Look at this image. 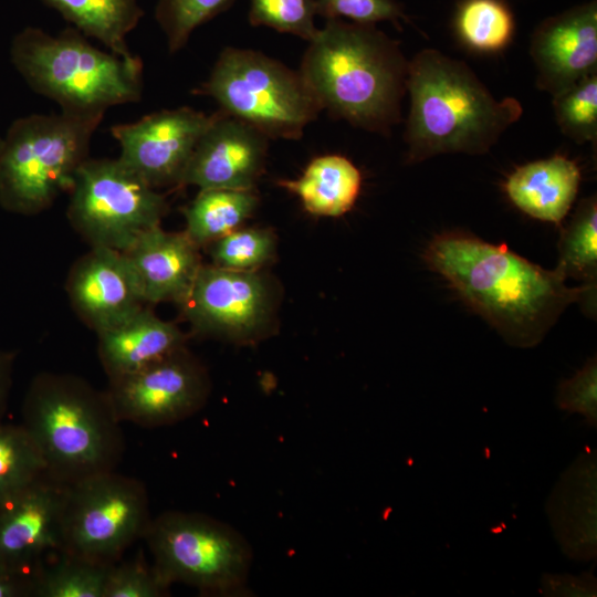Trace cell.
<instances>
[{"label":"cell","mask_w":597,"mask_h":597,"mask_svg":"<svg viewBox=\"0 0 597 597\" xmlns=\"http://www.w3.org/2000/svg\"><path fill=\"white\" fill-rule=\"evenodd\" d=\"M259 202L253 189H201L184 209L185 233L199 248L238 229Z\"/></svg>","instance_id":"cb8c5ba5"},{"label":"cell","mask_w":597,"mask_h":597,"mask_svg":"<svg viewBox=\"0 0 597 597\" xmlns=\"http://www.w3.org/2000/svg\"><path fill=\"white\" fill-rule=\"evenodd\" d=\"M453 30L469 50L496 53L514 36V14L504 0H461L453 17Z\"/></svg>","instance_id":"d4e9b609"},{"label":"cell","mask_w":597,"mask_h":597,"mask_svg":"<svg viewBox=\"0 0 597 597\" xmlns=\"http://www.w3.org/2000/svg\"><path fill=\"white\" fill-rule=\"evenodd\" d=\"M540 593L551 597H596L597 582L591 572L578 576L543 574Z\"/></svg>","instance_id":"d590c367"},{"label":"cell","mask_w":597,"mask_h":597,"mask_svg":"<svg viewBox=\"0 0 597 597\" xmlns=\"http://www.w3.org/2000/svg\"><path fill=\"white\" fill-rule=\"evenodd\" d=\"M269 138L221 109L199 139L180 186L253 189L263 171Z\"/></svg>","instance_id":"2e32d148"},{"label":"cell","mask_w":597,"mask_h":597,"mask_svg":"<svg viewBox=\"0 0 597 597\" xmlns=\"http://www.w3.org/2000/svg\"><path fill=\"white\" fill-rule=\"evenodd\" d=\"M579 182L577 164L555 155L516 168L507 177L504 190L521 211L561 224L572 208Z\"/></svg>","instance_id":"44dd1931"},{"label":"cell","mask_w":597,"mask_h":597,"mask_svg":"<svg viewBox=\"0 0 597 597\" xmlns=\"http://www.w3.org/2000/svg\"><path fill=\"white\" fill-rule=\"evenodd\" d=\"M98 357L108 379L144 369L185 347L184 333L145 306L122 325L97 334Z\"/></svg>","instance_id":"ffe728a7"},{"label":"cell","mask_w":597,"mask_h":597,"mask_svg":"<svg viewBox=\"0 0 597 597\" xmlns=\"http://www.w3.org/2000/svg\"><path fill=\"white\" fill-rule=\"evenodd\" d=\"M104 114H32L15 119L0 145V206L32 216L70 191Z\"/></svg>","instance_id":"8992f818"},{"label":"cell","mask_w":597,"mask_h":597,"mask_svg":"<svg viewBox=\"0 0 597 597\" xmlns=\"http://www.w3.org/2000/svg\"><path fill=\"white\" fill-rule=\"evenodd\" d=\"M10 57L27 84L62 111L105 114L142 97L140 57L102 51L75 28L56 36L24 28L12 39Z\"/></svg>","instance_id":"5b68a950"},{"label":"cell","mask_w":597,"mask_h":597,"mask_svg":"<svg viewBox=\"0 0 597 597\" xmlns=\"http://www.w3.org/2000/svg\"><path fill=\"white\" fill-rule=\"evenodd\" d=\"M557 269L596 290L597 276V202L596 197L583 200L558 242Z\"/></svg>","instance_id":"4316f807"},{"label":"cell","mask_w":597,"mask_h":597,"mask_svg":"<svg viewBox=\"0 0 597 597\" xmlns=\"http://www.w3.org/2000/svg\"><path fill=\"white\" fill-rule=\"evenodd\" d=\"M198 247L185 232H144L126 251L145 303L176 302L188 295L201 268Z\"/></svg>","instance_id":"ac0fdd59"},{"label":"cell","mask_w":597,"mask_h":597,"mask_svg":"<svg viewBox=\"0 0 597 597\" xmlns=\"http://www.w3.org/2000/svg\"><path fill=\"white\" fill-rule=\"evenodd\" d=\"M21 418L53 481L71 484L115 470L122 460V422L106 390L82 377L39 373L24 395Z\"/></svg>","instance_id":"277c9868"},{"label":"cell","mask_w":597,"mask_h":597,"mask_svg":"<svg viewBox=\"0 0 597 597\" xmlns=\"http://www.w3.org/2000/svg\"><path fill=\"white\" fill-rule=\"evenodd\" d=\"M185 317L200 334L237 342L262 334L272 316L269 282L255 271L201 265L179 304Z\"/></svg>","instance_id":"7c38bea8"},{"label":"cell","mask_w":597,"mask_h":597,"mask_svg":"<svg viewBox=\"0 0 597 597\" xmlns=\"http://www.w3.org/2000/svg\"><path fill=\"white\" fill-rule=\"evenodd\" d=\"M1 142H2V137H1V135H0V145H1Z\"/></svg>","instance_id":"f35d334b"},{"label":"cell","mask_w":597,"mask_h":597,"mask_svg":"<svg viewBox=\"0 0 597 597\" xmlns=\"http://www.w3.org/2000/svg\"><path fill=\"white\" fill-rule=\"evenodd\" d=\"M102 565L64 551L34 575V597H104L107 570Z\"/></svg>","instance_id":"484cf974"},{"label":"cell","mask_w":597,"mask_h":597,"mask_svg":"<svg viewBox=\"0 0 597 597\" xmlns=\"http://www.w3.org/2000/svg\"><path fill=\"white\" fill-rule=\"evenodd\" d=\"M556 123L577 144L597 139V72L553 96Z\"/></svg>","instance_id":"f1b7e54d"},{"label":"cell","mask_w":597,"mask_h":597,"mask_svg":"<svg viewBox=\"0 0 597 597\" xmlns=\"http://www.w3.org/2000/svg\"><path fill=\"white\" fill-rule=\"evenodd\" d=\"M151 516L145 485L115 470L67 484L61 549L102 565L143 538Z\"/></svg>","instance_id":"30bf717a"},{"label":"cell","mask_w":597,"mask_h":597,"mask_svg":"<svg viewBox=\"0 0 597 597\" xmlns=\"http://www.w3.org/2000/svg\"><path fill=\"white\" fill-rule=\"evenodd\" d=\"M66 486L45 475L0 504V567L34 576L61 549Z\"/></svg>","instance_id":"5bb4252c"},{"label":"cell","mask_w":597,"mask_h":597,"mask_svg":"<svg viewBox=\"0 0 597 597\" xmlns=\"http://www.w3.org/2000/svg\"><path fill=\"white\" fill-rule=\"evenodd\" d=\"M316 14L326 20L346 18L364 24L389 21L397 28L400 20L408 21L396 0H316Z\"/></svg>","instance_id":"836d02e7"},{"label":"cell","mask_w":597,"mask_h":597,"mask_svg":"<svg viewBox=\"0 0 597 597\" xmlns=\"http://www.w3.org/2000/svg\"><path fill=\"white\" fill-rule=\"evenodd\" d=\"M530 54L537 72V87L552 96L597 72L596 1L540 23L531 38Z\"/></svg>","instance_id":"e0dca14e"},{"label":"cell","mask_w":597,"mask_h":597,"mask_svg":"<svg viewBox=\"0 0 597 597\" xmlns=\"http://www.w3.org/2000/svg\"><path fill=\"white\" fill-rule=\"evenodd\" d=\"M45 476V463L21 425L0 423V504Z\"/></svg>","instance_id":"83f0119b"},{"label":"cell","mask_w":597,"mask_h":597,"mask_svg":"<svg viewBox=\"0 0 597 597\" xmlns=\"http://www.w3.org/2000/svg\"><path fill=\"white\" fill-rule=\"evenodd\" d=\"M14 362L13 352L0 348V423L3 422L13 385Z\"/></svg>","instance_id":"74e56055"},{"label":"cell","mask_w":597,"mask_h":597,"mask_svg":"<svg viewBox=\"0 0 597 597\" xmlns=\"http://www.w3.org/2000/svg\"><path fill=\"white\" fill-rule=\"evenodd\" d=\"M596 451L586 449L564 471L546 503L553 533L569 558L596 557Z\"/></svg>","instance_id":"d6986e66"},{"label":"cell","mask_w":597,"mask_h":597,"mask_svg":"<svg viewBox=\"0 0 597 597\" xmlns=\"http://www.w3.org/2000/svg\"><path fill=\"white\" fill-rule=\"evenodd\" d=\"M408 64L399 43L375 24L329 19L308 41L298 72L322 109L388 135L401 121Z\"/></svg>","instance_id":"7a4b0ae2"},{"label":"cell","mask_w":597,"mask_h":597,"mask_svg":"<svg viewBox=\"0 0 597 597\" xmlns=\"http://www.w3.org/2000/svg\"><path fill=\"white\" fill-rule=\"evenodd\" d=\"M423 259L513 346L537 345L572 303L595 315L596 290L567 286L559 269L545 270L505 244L450 231L433 238Z\"/></svg>","instance_id":"6da1fadb"},{"label":"cell","mask_w":597,"mask_h":597,"mask_svg":"<svg viewBox=\"0 0 597 597\" xmlns=\"http://www.w3.org/2000/svg\"><path fill=\"white\" fill-rule=\"evenodd\" d=\"M557 406L570 413H579L586 422L597 425V362L590 358L572 378L563 380L557 389Z\"/></svg>","instance_id":"e575fe53"},{"label":"cell","mask_w":597,"mask_h":597,"mask_svg":"<svg viewBox=\"0 0 597 597\" xmlns=\"http://www.w3.org/2000/svg\"><path fill=\"white\" fill-rule=\"evenodd\" d=\"M66 292L73 310L96 334L127 322L144 306L124 252L92 247L70 270Z\"/></svg>","instance_id":"9a60e30c"},{"label":"cell","mask_w":597,"mask_h":597,"mask_svg":"<svg viewBox=\"0 0 597 597\" xmlns=\"http://www.w3.org/2000/svg\"><path fill=\"white\" fill-rule=\"evenodd\" d=\"M234 0H158L155 18L170 53L182 49L201 24L227 10Z\"/></svg>","instance_id":"4dcf8cb0"},{"label":"cell","mask_w":597,"mask_h":597,"mask_svg":"<svg viewBox=\"0 0 597 597\" xmlns=\"http://www.w3.org/2000/svg\"><path fill=\"white\" fill-rule=\"evenodd\" d=\"M69 192L67 218L91 247L124 252L168 211L165 196L118 158L88 157Z\"/></svg>","instance_id":"9c48e42d"},{"label":"cell","mask_w":597,"mask_h":597,"mask_svg":"<svg viewBox=\"0 0 597 597\" xmlns=\"http://www.w3.org/2000/svg\"><path fill=\"white\" fill-rule=\"evenodd\" d=\"M213 264L235 271H256L275 254V238L270 230L247 228L210 243Z\"/></svg>","instance_id":"f546056e"},{"label":"cell","mask_w":597,"mask_h":597,"mask_svg":"<svg viewBox=\"0 0 597 597\" xmlns=\"http://www.w3.org/2000/svg\"><path fill=\"white\" fill-rule=\"evenodd\" d=\"M143 538L168 586L179 583L223 596L244 591L252 549L230 525L200 513L168 511L151 517Z\"/></svg>","instance_id":"ba28073f"},{"label":"cell","mask_w":597,"mask_h":597,"mask_svg":"<svg viewBox=\"0 0 597 597\" xmlns=\"http://www.w3.org/2000/svg\"><path fill=\"white\" fill-rule=\"evenodd\" d=\"M270 138L298 139L322 111L298 71L265 54L226 48L196 91Z\"/></svg>","instance_id":"52a82bcc"},{"label":"cell","mask_w":597,"mask_h":597,"mask_svg":"<svg viewBox=\"0 0 597 597\" xmlns=\"http://www.w3.org/2000/svg\"><path fill=\"white\" fill-rule=\"evenodd\" d=\"M169 587L142 556L116 562L107 570L104 597H161Z\"/></svg>","instance_id":"d6a6232c"},{"label":"cell","mask_w":597,"mask_h":597,"mask_svg":"<svg viewBox=\"0 0 597 597\" xmlns=\"http://www.w3.org/2000/svg\"><path fill=\"white\" fill-rule=\"evenodd\" d=\"M407 92L410 164L441 154H485L523 113L516 98L496 100L464 62L436 49L409 60Z\"/></svg>","instance_id":"3957f363"},{"label":"cell","mask_w":597,"mask_h":597,"mask_svg":"<svg viewBox=\"0 0 597 597\" xmlns=\"http://www.w3.org/2000/svg\"><path fill=\"white\" fill-rule=\"evenodd\" d=\"M108 381L106 392L118 420L144 428L185 420L205 406L210 394L206 368L186 347Z\"/></svg>","instance_id":"8fae6325"},{"label":"cell","mask_w":597,"mask_h":597,"mask_svg":"<svg viewBox=\"0 0 597 597\" xmlns=\"http://www.w3.org/2000/svg\"><path fill=\"white\" fill-rule=\"evenodd\" d=\"M83 33L118 55H132L126 39L144 11L137 0H42Z\"/></svg>","instance_id":"603a6c76"},{"label":"cell","mask_w":597,"mask_h":597,"mask_svg":"<svg viewBox=\"0 0 597 597\" xmlns=\"http://www.w3.org/2000/svg\"><path fill=\"white\" fill-rule=\"evenodd\" d=\"M316 0H251L249 21L279 32L311 41L317 32L314 23Z\"/></svg>","instance_id":"1f68e13d"},{"label":"cell","mask_w":597,"mask_h":597,"mask_svg":"<svg viewBox=\"0 0 597 597\" xmlns=\"http://www.w3.org/2000/svg\"><path fill=\"white\" fill-rule=\"evenodd\" d=\"M279 185L296 195L307 212L339 217L355 205L362 174L349 159L332 154L314 158L297 179L280 180Z\"/></svg>","instance_id":"7402d4cb"},{"label":"cell","mask_w":597,"mask_h":597,"mask_svg":"<svg viewBox=\"0 0 597 597\" xmlns=\"http://www.w3.org/2000/svg\"><path fill=\"white\" fill-rule=\"evenodd\" d=\"M34 576L0 567V597H33Z\"/></svg>","instance_id":"8d00e7d4"},{"label":"cell","mask_w":597,"mask_h":597,"mask_svg":"<svg viewBox=\"0 0 597 597\" xmlns=\"http://www.w3.org/2000/svg\"><path fill=\"white\" fill-rule=\"evenodd\" d=\"M214 113L191 107L161 109L134 123L111 127L118 159L153 188L180 186L192 153Z\"/></svg>","instance_id":"4fadbf2b"}]
</instances>
